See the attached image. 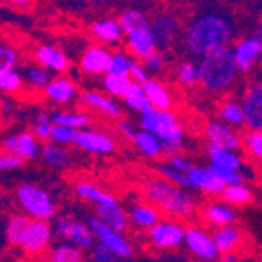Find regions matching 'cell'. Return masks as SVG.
I'll list each match as a JSON object with an SVG mask.
<instances>
[{
	"instance_id": "24",
	"label": "cell",
	"mask_w": 262,
	"mask_h": 262,
	"mask_svg": "<svg viewBox=\"0 0 262 262\" xmlns=\"http://www.w3.org/2000/svg\"><path fill=\"white\" fill-rule=\"evenodd\" d=\"M208 159L211 166H217V168L222 169H231V171H241L242 166H244L242 157L235 149H226V147L209 146Z\"/></svg>"
},
{
	"instance_id": "44",
	"label": "cell",
	"mask_w": 262,
	"mask_h": 262,
	"mask_svg": "<svg viewBox=\"0 0 262 262\" xmlns=\"http://www.w3.org/2000/svg\"><path fill=\"white\" fill-rule=\"evenodd\" d=\"M157 173H159V177L169 180V182H173V184L182 186V188H186V189H191V186H189L188 173L180 171V169H175L173 166H169L168 162L159 164V166H157Z\"/></svg>"
},
{
	"instance_id": "27",
	"label": "cell",
	"mask_w": 262,
	"mask_h": 262,
	"mask_svg": "<svg viewBox=\"0 0 262 262\" xmlns=\"http://www.w3.org/2000/svg\"><path fill=\"white\" fill-rule=\"evenodd\" d=\"M91 35H93L97 40L104 42V44H115V42H119L120 37L126 35V33H124L119 20L104 18V20H97L91 24Z\"/></svg>"
},
{
	"instance_id": "10",
	"label": "cell",
	"mask_w": 262,
	"mask_h": 262,
	"mask_svg": "<svg viewBox=\"0 0 262 262\" xmlns=\"http://www.w3.org/2000/svg\"><path fill=\"white\" fill-rule=\"evenodd\" d=\"M53 235H55V229L48 221L33 219L20 248L29 255H40L49 248V244L53 241Z\"/></svg>"
},
{
	"instance_id": "56",
	"label": "cell",
	"mask_w": 262,
	"mask_h": 262,
	"mask_svg": "<svg viewBox=\"0 0 262 262\" xmlns=\"http://www.w3.org/2000/svg\"><path fill=\"white\" fill-rule=\"evenodd\" d=\"M217 262H241V260H238V257H235L233 253H226V255H221V257L217 258Z\"/></svg>"
},
{
	"instance_id": "12",
	"label": "cell",
	"mask_w": 262,
	"mask_h": 262,
	"mask_svg": "<svg viewBox=\"0 0 262 262\" xmlns=\"http://www.w3.org/2000/svg\"><path fill=\"white\" fill-rule=\"evenodd\" d=\"M75 146L82 151L93 153V155H110L115 151V140L107 133L97 129H84L78 131L77 142Z\"/></svg>"
},
{
	"instance_id": "37",
	"label": "cell",
	"mask_w": 262,
	"mask_h": 262,
	"mask_svg": "<svg viewBox=\"0 0 262 262\" xmlns=\"http://www.w3.org/2000/svg\"><path fill=\"white\" fill-rule=\"evenodd\" d=\"M53 124H62V126H70L75 129H84L91 124V115L80 113V111H57L51 115Z\"/></svg>"
},
{
	"instance_id": "32",
	"label": "cell",
	"mask_w": 262,
	"mask_h": 262,
	"mask_svg": "<svg viewBox=\"0 0 262 262\" xmlns=\"http://www.w3.org/2000/svg\"><path fill=\"white\" fill-rule=\"evenodd\" d=\"M151 31L157 38L159 46H168L171 42V38L175 37L177 31V22L173 16L169 15H159L153 18L151 22Z\"/></svg>"
},
{
	"instance_id": "8",
	"label": "cell",
	"mask_w": 262,
	"mask_h": 262,
	"mask_svg": "<svg viewBox=\"0 0 262 262\" xmlns=\"http://www.w3.org/2000/svg\"><path fill=\"white\" fill-rule=\"evenodd\" d=\"M90 224H91V229H93L95 237H97V242L107 246V248H110L111 251H115L120 258L131 257L133 248H131L129 241L124 237L122 231L107 226L106 222H102L98 217H91Z\"/></svg>"
},
{
	"instance_id": "14",
	"label": "cell",
	"mask_w": 262,
	"mask_h": 262,
	"mask_svg": "<svg viewBox=\"0 0 262 262\" xmlns=\"http://www.w3.org/2000/svg\"><path fill=\"white\" fill-rule=\"evenodd\" d=\"M111 53L104 46L91 44L80 57V70L86 75H106L110 70Z\"/></svg>"
},
{
	"instance_id": "35",
	"label": "cell",
	"mask_w": 262,
	"mask_h": 262,
	"mask_svg": "<svg viewBox=\"0 0 262 262\" xmlns=\"http://www.w3.org/2000/svg\"><path fill=\"white\" fill-rule=\"evenodd\" d=\"M42 262H84V255H82L80 248L64 241L62 244L55 246L53 251Z\"/></svg>"
},
{
	"instance_id": "18",
	"label": "cell",
	"mask_w": 262,
	"mask_h": 262,
	"mask_svg": "<svg viewBox=\"0 0 262 262\" xmlns=\"http://www.w3.org/2000/svg\"><path fill=\"white\" fill-rule=\"evenodd\" d=\"M126 46L133 57H137L139 60H144L146 57L155 53L159 44H157V38L153 35L151 28H147V29H140V31L127 33Z\"/></svg>"
},
{
	"instance_id": "50",
	"label": "cell",
	"mask_w": 262,
	"mask_h": 262,
	"mask_svg": "<svg viewBox=\"0 0 262 262\" xmlns=\"http://www.w3.org/2000/svg\"><path fill=\"white\" fill-rule=\"evenodd\" d=\"M119 260H120L119 255L115 253V251H111L107 246L100 244V242H97L93 246L90 262H119Z\"/></svg>"
},
{
	"instance_id": "43",
	"label": "cell",
	"mask_w": 262,
	"mask_h": 262,
	"mask_svg": "<svg viewBox=\"0 0 262 262\" xmlns=\"http://www.w3.org/2000/svg\"><path fill=\"white\" fill-rule=\"evenodd\" d=\"M242 146L255 162L262 164V131L250 129L242 137Z\"/></svg>"
},
{
	"instance_id": "36",
	"label": "cell",
	"mask_w": 262,
	"mask_h": 262,
	"mask_svg": "<svg viewBox=\"0 0 262 262\" xmlns=\"http://www.w3.org/2000/svg\"><path fill=\"white\" fill-rule=\"evenodd\" d=\"M222 201H226L231 206H244L251 201L253 191H251L244 182H237V184H229L224 188V191L221 193Z\"/></svg>"
},
{
	"instance_id": "52",
	"label": "cell",
	"mask_w": 262,
	"mask_h": 262,
	"mask_svg": "<svg viewBox=\"0 0 262 262\" xmlns=\"http://www.w3.org/2000/svg\"><path fill=\"white\" fill-rule=\"evenodd\" d=\"M144 68H146L149 73H159L160 70L164 68V57L162 53H159V51H155V53H151L149 57H146L142 60Z\"/></svg>"
},
{
	"instance_id": "11",
	"label": "cell",
	"mask_w": 262,
	"mask_h": 262,
	"mask_svg": "<svg viewBox=\"0 0 262 262\" xmlns=\"http://www.w3.org/2000/svg\"><path fill=\"white\" fill-rule=\"evenodd\" d=\"M38 137L31 131H20L15 135H9L2 140V149L13 155L20 157L24 160H31L35 157L40 155V144H38Z\"/></svg>"
},
{
	"instance_id": "30",
	"label": "cell",
	"mask_w": 262,
	"mask_h": 262,
	"mask_svg": "<svg viewBox=\"0 0 262 262\" xmlns=\"http://www.w3.org/2000/svg\"><path fill=\"white\" fill-rule=\"evenodd\" d=\"M133 144L137 146L140 153L147 159H159L160 155L164 153V147L160 139L151 133V131H146V129H139L137 131V135L133 137Z\"/></svg>"
},
{
	"instance_id": "31",
	"label": "cell",
	"mask_w": 262,
	"mask_h": 262,
	"mask_svg": "<svg viewBox=\"0 0 262 262\" xmlns=\"http://www.w3.org/2000/svg\"><path fill=\"white\" fill-rule=\"evenodd\" d=\"M40 159L49 168H66L70 164V153H68L66 146H60V144L51 140V142L42 144Z\"/></svg>"
},
{
	"instance_id": "49",
	"label": "cell",
	"mask_w": 262,
	"mask_h": 262,
	"mask_svg": "<svg viewBox=\"0 0 262 262\" xmlns=\"http://www.w3.org/2000/svg\"><path fill=\"white\" fill-rule=\"evenodd\" d=\"M18 62H20L18 51H16L13 46L2 44V42H0V71L13 70V68H16Z\"/></svg>"
},
{
	"instance_id": "46",
	"label": "cell",
	"mask_w": 262,
	"mask_h": 262,
	"mask_svg": "<svg viewBox=\"0 0 262 262\" xmlns=\"http://www.w3.org/2000/svg\"><path fill=\"white\" fill-rule=\"evenodd\" d=\"M53 119L51 115L48 113H38L37 120H35V126H33V133L38 137L40 140H51V133H53Z\"/></svg>"
},
{
	"instance_id": "33",
	"label": "cell",
	"mask_w": 262,
	"mask_h": 262,
	"mask_svg": "<svg viewBox=\"0 0 262 262\" xmlns=\"http://www.w3.org/2000/svg\"><path fill=\"white\" fill-rule=\"evenodd\" d=\"M144 90H146L147 97H149L151 106L159 107V110H169L171 107V95H169L168 88L164 86V84L149 78L147 82H144Z\"/></svg>"
},
{
	"instance_id": "7",
	"label": "cell",
	"mask_w": 262,
	"mask_h": 262,
	"mask_svg": "<svg viewBox=\"0 0 262 262\" xmlns=\"http://www.w3.org/2000/svg\"><path fill=\"white\" fill-rule=\"evenodd\" d=\"M186 228L173 219H160L153 228L147 229V241L157 250H171L184 244Z\"/></svg>"
},
{
	"instance_id": "63",
	"label": "cell",
	"mask_w": 262,
	"mask_h": 262,
	"mask_svg": "<svg viewBox=\"0 0 262 262\" xmlns=\"http://www.w3.org/2000/svg\"><path fill=\"white\" fill-rule=\"evenodd\" d=\"M260 22H262V20H260Z\"/></svg>"
},
{
	"instance_id": "59",
	"label": "cell",
	"mask_w": 262,
	"mask_h": 262,
	"mask_svg": "<svg viewBox=\"0 0 262 262\" xmlns=\"http://www.w3.org/2000/svg\"><path fill=\"white\" fill-rule=\"evenodd\" d=\"M86 2H91V4H106L110 0H86Z\"/></svg>"
},
{
	"instance_id": "3",
	"label": "cell",
	"mask_w": 262,
	"mask_h": 262,
	"mask_svg": "<svg viewBox=\"0 0 262 262\" xmlns=\"http://www.w3.org/2000/svg\"><path fill=\"white\" fill-rule=\"evenodd\" d=\"M237 73L233 51L226 46L206 53L199 66V84L209 93H221L231 86Z\"/></svg>"
},
{
	"instance_id": "53",
	"label": "cell",
	"mask_w": 262,
	"mask_h": 262,
	"mask_svg": "<svg viewBox=\"0 0 262 262\" xmlns=\"http://www.w3.org/2000/svg\"><path fill=\"white\" fill-rule=\"evenodd\" d=\"M166 162H168L169 166H173L175 169H180V171H186V173H188V169L193 166V164L189 162L188 157L180 155V153H173V155H168Z\"/></svg>"
},
{
	"instance_id": "41",
	"label": "cell",
	"mask_w": 262,
	"mask_h": 262,
	"mask_svg": "<svg viewBox=\"0 0 262 262\" xmlns=\"http://www.w3.org/2000/svg\"><path fill=\"white\" fill-rule=\"evenodd\" d=\"M131 77H126V75H113V73H106L104 75L102 86L104 90L107 91L113 97H124L126 91L129 90L131 86Z\"/></svg>"
},
{
	"instance_id": "23",
	"label": "cell",
	"mask_w": 262,
	"mask_h": 262,
	"mask_svg": "<svg viewBox=\"0 0 262 262\" xmlns=\"http://www.w3.org/2000/svg\"><path fill=\"white\" fill-rule=\"evenodd\" d=\"M129 221L140 229H149L160 221V209L151 202H137L129 209Z\"/></svg>"
},
{
	"instance_id": "42",
	"label": "cell",
	"mask_w": 262,
	"mask_h": 262,
	"mask_svg": "<svg viewBox=\"0 0 262 262\" xmlns=\"http://www.w3.org/2000/svg\"><path fill=\"white\" fill-rule=\"evenodd\" d=\"M24 86V75L13 68V70L0 71V91L2 93H16Z\"/></svg>"
},
{
	"instance_id": "25",
	"label": "cell",
	"mask_w": 262,
	"mask_h": 262,
	"mask_svg": "<svg viewBox=\"0 0 262 262\" xmlns=\"http://www.w3.org/2000/svg\"><path fill=\"white\" fill-rule=\"evenodd\" d=\"M213 241H215V244H217V250L221 255L233 253L238 246H241L242 233H241V229L235 228L233 224L222 226V228L215 229V233H213Z\"/></svg>"
},
{
	"instance_id": "51",
	"label": "cell",
	"mask_w": 262,
	"mask_h": 262,
	"mask_svg": "<svg viewBox=\"0 0 262 262\" xmlns=\"http://www.w3.org/2000/svg\"><path fill=\"white\" fill-rule=\"evenodd\" d=\"M26 160L20 159V157L13 155V153H0V171H13V169H18L22 168V164Z\"/></svg>"
},
{
	"instance_id": "13",
	"label": "cell",
	"mask_w": 262,
	"mask_h": 262,
	"mask_svg": "<svg viewBox=\"0 0 262 262\" xmlns=\"http://www.w3.org/2000/svg\"><path fill=\"white\" fill-rule=\"evenodd\" d=\"M246 115V126L250 129L262 131V82L251 84L242 98Z\"/></svg>"
},
{
	"instance_id": "5",
	"label": "cell",
	"mask_w": 262,
	"mask_h": 262,
	"mask_svg": "<svg viewBox=\"0 0 262 262\" xmlns=\"http://www.w3.org/2000/svg\"><path fill=\"white\" fill-rule=\"evenodd\" d=\"M16 201L31 219L38 221H49L55 215L53 196L49 195L48 189L35 184H20L16 188Z\"/></svg>"
},
{
	"instance_id": "29",
	"label": "cell",
	"mask_w": 262,
	"mask_h": 262,
	"mask_svg": "<svg viewBox=\"0 0 262 262\" xmlns=\"http://www.w3.org/2000/svg\"><path fill=\"white\" fill-rule=\"evenodd\" d=\"M31 222H33V219L29 217L28 213H16V215H11L8 224H6V238H8L9 244L22 246V241H24Z\"/></svg>"
},
{
	"instance_id": "54",
	"label": "cell",
	"mask_w": 262,
	"mask_h": 262,
	"mask_svg": "<svg viewBox=\"0 0 262 262\" xmlns=\"http://www.w3.org/2000/svg\"><path fill=\"white\" fill-rule=\"evenodd\" d=\"M131 80L135 82H140V84H144V82L149 80V71L144 68L142 62H137L133 60V64H131V73H129Z\"/></svg>"
},
{
	"instance_id": "20",
	"label": "cell",
	"mask_w": 262,
	"mask_h": 262,
	"mask_svg": "<svg viewBox=\"0 0 262 262\" xmlns=\"http://www.w3.org/2000/svg\"><path fill=\"white\" fill-rule=\"evenodd\" d=\"M262 51V44L255 37L241 40L233 49V58L238 71H250Z\"/></svg>"
},
{
	"instance_id": "39",
	"label": "cell",
	"mask_w": 262,
	"mask_h": 262,
	"mask_svg": "<svg viewBox=\"0 0 262 262\" xmlns=\"http://www.w3.org/2000/svg\"><path fill=\"white\" fill-rule=\"evenodd\" d=\"M219 119L233 127L242 126V124L246 122L244 107H242V104H238L237 100H226L221 106V110H219Z\"/></svg>"
},
{
	"instance_id": "57",
	"label": "cell",
	"mask_w": 262,
	"mask_h": 262,
	"mask_svg": "<svg viewBox=\"0 0 262 262\" xmlns=\"http://www.w3.org/2000/svg\"><path fill=\"white\" fill-rule=\"evenodd\" d=\"M253 37L257 38V40H258V42H260V44H262V22H260V24L257 26V28H255V31H253Z\"/></svg>"
},
{
	"instance_id": "17",
	"label": "cell",
	"mask_w": 262,
	"mask_h": 262,
	"mask_svg": "<svg viewBox=\"0 0 262 262\" xmlns=\"http://www.w3.org/2000/svg\"><path fill=\"white\" fill-rule=\"evenodd\" d=\"M35 60L51 73H64L70 70V58L60 48L51 44H42L35 49Z\"/></svg>"
},
{
	"instance_id": "55",
	"label": "cell",
	"mask_w": 262,
	"mask_h": 262,
	"mask_svg": "<svg viewBox=\"0 0 262 262\" xmlns=\"http://www.w3.org/2000/svg\"><path fill=\"white\" fill-rule=\"evenodd\" d=\"M119 131L122 133L124 137H126V139L133 140V137L137 135V131H139V129H137V127L133 126L129 120H120V122H119Z\"/></svg>"
},
{
	"instance_id": "1",
	"label": "cell",
	"mask_w": 262,
	"mask_h": 262,
	"mask_svg": "<svg viewBox=\"0 0 262 262\" xmlns=\"http://www.w3.org/2000/svg\"><path fill=\"white\" fill-rule=\"evenodd\" d=\"M142 195L147 202L155 204L160 211L175 219H189L196 211V201L182 186H177L166 179L147 180L142 188Z\"/></svg>"
},
{
	"instance_id": "2",
	"label": "cell",
	"mask_w": 262,
	"mask_h": 262,
	"mask_svg": "<svg viewBox=\"0 0 262 262\" xmlns=\"http://www.w3.org/2000/svg\"><path fill=\"white\" fill-rule=\"evenodd\" d=\"M231 38V26L217 13H206L189 24L186 33V46L189 53L204 57L213 49L226 46Z\"/></svg>"
},
{
	"instance_id": "16",
	"label": "cell",
	"mask_w": 262,
	"mask_h": 262,
	"mask_svg": "<svg viewBox=\"0 0 262 262\" xmlns=\"http://www.w3.org/2000/svg\"><path fill=\"white\" fill-rule=\"evenodd\" d=\"M188 179L191 189H199V191L206 193V195H221L224 191L226 184L217 179V175L208 168H201V166H191L188 169Z\"/></svg>"
},
{
	"instance_id": "6",
	"label": "cell",
	"mask_w": 262,
	"mask_h": 262,
	"mask_svg": "<svg viewBox=\"0 0 262 262\" xmlns=\"http://www.w3.org/2000/svg\"><path fill=\"white\" fill-rule=\"evenodd\" d=\"M53 229L55 235H58L62 241L71 242L82 251L93 250V246L97 244V237H95L90 222H80L71 217H60L53 224Z\"/></svg>"
},
{
	"instance_id": "34",
	"label": "cell",
	"mask_w": 262,
	"mask_h": 262,
	"mask_svg": "<svg viewBox=\"0 0 262 262\" xmlns=\"http://www.w3.org/2000/svg\"><path fill=\"white\" fill-rule=\"evenodd\" d=\"M124 104H126L129 110L133 111H139V113H142L144 110H147V107L151 106V102H149V97H147L146 90H144V84H140V82H131L129 90L126 91V95H124Z\"/></svg>"
},
{
	"instance_id": "19",
	"label": "cell",
	"mask_w": 262,
	"mask_h": 262,
	"mask_svg": "<svg viewBox=\"0 0 262 262\" xmlns=\"http://www.w3.org/2000/svg\"><path fill=\"white\" fill-rule=\"evenodd\" d=\"M80 102L88 107V110L98 111V113L106 115L110 119H122V107L119 106L117 100L106 97L97 91H84L80 95Z\"/></svg>"
},
{
	"instance_id": "26",
	"label": "cell",
	"mask_w": 262,
	"mask_h": 262,
	"mask_svg": "<svg viewBox=\"0 0 262 262\" xmlns=\"http://www.w3.org/2000/svg\"><path fill=\"white\" fill-rule=\"evenodd\" d=\"M75 193H77V196H80L82 201H88L95 206L119 204V201H117L111 193L104 191V189H100L98 186L91 184V182H78V184L75 186Z\"/></svg>"
},
{
	"instance_id": "45",
	"label": "cell",
	"mask_w": 262,
	"mask_h": 262,
	"mask_svg": "<svg viewBox=\"0 0 262 262\" xmlns=\"http://www.w3.org/2000/svg\"><path fill=\"white\" fill-rule=\"evenodd\" d=\"M78 131L80 129H75V127H70V126H62V124H55L53 133H51V140L60 144V146H71V144L77 142Z\"/></svg>"
},
{
	"instance_id": "61",
	"label": "cell",
	"mask_w": 262,
	"mask_h": 262,
	"mask_svg": "<svg viewBox=\"0 0 262 262\" xmlns=\"http://www.w3.org/2000/svg\"><path fill=\"white\" fill-rule=\"evenodd\" d=\"M2 107H4V104H2V102H0V113H2Z\"/></svg>"
},
{
	"instance_id": "48",
	"label": "cell",
	"mask_w": 262,
	"mask_h": 262,
	"mask_svg": "<svg viewBox=\"0 0 262 262\" xmlns=\"http://www.w3.org/2000/svg\"><path fill=\"white\" fill-rule=\"evenodd\" d=\"M131 64H133V58L127 57L126 53H113L111 55V62H110V70H107V73L126 75V77H129Z\"/></svg>"
},
{
	"instance_id": "38",
	"label": "cell",
	"mask_w": 262,
	"mask_h": 262,
	"mask_svg": "<svg viewBox=\"0 0 262 262\" xmlns=\"http://www.w3.org/2000/svg\"><path fill=\"white\" fill-rule=\"evenodd\" d=\"M120 26H122L124 33H133V31H140V29H147L151 28V22L147 20V16L144 15L139 9H126V11L120 15L119 18Z\"/></svg>"
},
{
	"instance_id": "21",
	"label": "cell",
	"mask_w": 262,
	"mask_h": 262,
	"mask_svg": "<svg viewBox=\"0 0 262 262\" xmlns=\"http://www.w3.org/2000/svg\"><path fill=\"white\" fill-rule=\"evenodd\" d=\"M202 215H204V221L208 222V224L215 226V228L233 224L235 219H237V213H235L233 206L228 204L226 201L208 202V204L202 208Z\"/></svg>"
},
{
	"instance_id": "4",
	"label": "cell",
	"mask_w": 262,
	"mask_h": 262,
	"mask_svg": "<svg viewBox=\"0 0 262 262\" xmlns=\"http://www.w3.org/2000/svg\"><path fill=\"white\" fill-rule=\"evenodd\" d=\"M140 127L159 137L166 155L182 151L184 127L169 110H159L155 106H149L140 113Z\"/></svg>"
},
{
	"instance_id": "58",
	"label": "cell",
	"mask_w": 262,
	"mask_h": 262,
	"mask_svg": "<svg viewBox=\"0 0 262 262\" xmlns=\"http://www.w3.org/2000/svg\"><path fill=\"white\" fill-rule=\"evenodd\" d=\"M6 2H11V4H28L29 0H6Z\"/></svg>"
},
{
	"instance_id": "15",
	"label": "cell",
	"mask_w": 262,
	"mask_h": 262,
	"mask_svg": "<svg viewBox=\"0 0 262 262\" xmlns=\"http://www.w3.org/2000/svg\"><path fill=\"white\" fill-rule=\"evenodd\" d=\"M206 137H208L209 146L217 147H226V149H241L242 139L237 131L233 129V126L217 120V122H209L206 127Z\"/></svg>"
},
{
	"instance_id": "60",
	"label": "cell",
	"mask_w": 262,
	"mask_h": 262,
	"mask_svg": "<svg viewBox=\"0 0 262 262\" xmlns=\"http://www.w3.org/2000/svg\"><path fill=\"white\" fill-rule=\"evenodd\" d=\"M258 184H260V188H262V169L258 171Z\"/></svg>"
},
{
	"instance_id": "62",
	"label": "cell",
	"mask_w": 262,
	"mask_h": 262,
	"mask_svg": "<svg viewBox=\"0 0 262 262\" xmlns=\"http://www.w3.org/2000/svg\"><path fill=\"white\" fill-rule=\"evenodd\" d=\"M0 262H4V260H2V257H0Z\"/></svg>"
},
{
	"instance_id": "22",
	"label": "cell",
	"mask_w": 262,
	"mask_h": 262,
	"mask_svg": "<svg viewBox=\"0 0 262 262\" xmlns=\"http://www.w3.org/2000/svg\"><path fill=\"white\" fill-rule=\"evenodd\" d=\"M44 95L55 104H68L77 97V86L68 77H55L44 88Z\"/></svg>"
},
{
	"instance_id": "9",
	"label": "cell",
	"mask_w": 262,
	"mask_h": 262,
	"mask_svg": "<svg viewBox=\"0 0 262 262\" xmlns=\"http://www.w3.org/2000/svg\"><path fill=\"white\" fill-rule=\"evenodd\" d=\"M184 246L191 255H195L201 260H217L221 257L217 250V244L213 241V233H208L206 229L199 228V226H191L186 229Z\"/></svg>"
},
{
	"instance_id": "47",
	"label": "cell",
	"mask_w": 262,
	"mask_h": 262,
	"mask_svg": "<svg viewBox=\"0 0 262 262\" xmlns=\"http://www.w3.org/2000/svg\"><path fill=\"white\" fill-rule=\"evenodd\" d=\"M177 78L184 86H195V84H199V66H195L193 62H182L177 68Z\"/></svg>"
},
{
	"instance_id": "28",
	"label": "cell",
	"mask_w": 262,
	"mask_h": 262,
	"mask_svg": "<svg viewBox=\"0 0 262 262\" xmlns=\"http://www.w3.org/2000/svg\"><path fill=\"white\" fill-rule=\"evenodd\" d=\"M95 217H98L102 222H106L111 228L119 229V231H124L127 228V222H129V215L120 204L95 206Z\"/></svg>"
},
{
	"instance_id": "40",
	"label": "cell",
	"mask_w": 262,
	"mask_h": 262,
	"mask_svg": "<svg viewBox=\"0 0 262 262\" xmlns=\"http://www.w3.org/2000/svg\"><path fill=\"white\" fill-rule=\"evenodd\" d=\"M24 80L35 90H44L51 80V71L46 70L40 64H31L24 70Z\"/></svg>"
}]
</instances>
